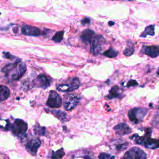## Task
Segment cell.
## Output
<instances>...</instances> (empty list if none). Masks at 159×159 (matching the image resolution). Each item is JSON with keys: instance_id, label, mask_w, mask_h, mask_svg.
Listing matches in <instances>:
<instances>
[{"instance_id": "obj_1", "label": "cell", "mask_w": 159, "mask_h": 159, "mask_svg": "<svg viewBox=\"0 0 159 159\" xmlns=\"http://www.w3.org/2000/svg\"><path fill=\"white\" fill-rule=\"evenodd\" d=\"M26 71V65L22 62H18L8 64L2 69V72L5 73V75L13 80H17L21 78Z\"/></svg>"}, {"instance_id": "obj_2", "label": "cell", "mask_w": 159, "mask_h": 159, "mask_svg": "<svg viewBox=\"0 0 159 159\" xmlns=\"http://www.w3.org/2000/svg\"><path fill=\"white\" fill-rule=\"evenodd\" d=\"M151 129H146V134L143 136H139L137 134L134 135L131 139H134L135 143L142 145L150 149H155L159 148V139H154L150 137L152 133Z\"/></svg>"}, {"instance_id": "obj_3", "label": "cell", "mask_w": 159, "mask_h": 159, "mask_svg": "<svg viewBox=\"0 0 159 159\" xmlns=\"http://www.w3.org/2000/svg\"><path fill=\"white\" fill-rule=\"evenodd\" d=\"M28 124L23 119H16L13 124H11L10 130L12 133L17 137H23L26 132Z\"/></svg>"}, {"instance_id": "obj_4", "label": "cell", "mask_w": 159, "mask_h": 159, "mask_svg": "<svg viewBox=\"0 0 159 159\" xmlns=\"http://www.w3.org/2000/svg\"><path fill=\"white\" fill-rule=\"evenodd\" d=\"M147 114V110L142 108H135L129 111L128 116L130 121L134 124L141 123Z\"/></svg>"}, {"instance_id": "obj_5", "label": "cell", "mask_w": 159, "mask_h": 159, "mask_svg": "<svg viewBox=\"0 0 159 159\" xmlns=\"http://www.w3.org/2000/svg\"><path fill=\"white\" fill-rule=\"evenodd\" d=\"M67 83L60 84L57 85V89L62 92H70L77 90L80 86V82L79 79L76 77H73L68 79Z\"/></svg>"}, {"instance_id": "obj_6", "label": "cell", "mask_w": 159, "mask_h": 159, "mask_svg": "<svg viewBox=\"0 0 159 159\" xmlns=\"http://www.w3.org/2000/svg\"><path fill=\"white\" fill-rule=\"evenodd\" d=\"M147 156L144 150L137 147H134L128 150L121 159H147Z\"/></svg>"}, {"instance_id": "obj_7", "label": "cell", "mask_w": 159, "mask_h": 159, "mask_svg": "<svg viewBox=\"0 0 159 159\" xmlns=\"http://www.w3.org/2000/svg\"><path fill=\"white\" fill-rule=\"evenodd\" d=\"M41 141L37 137L26 138V141L25 142V147L27 151L32 154V155H36L38 149L41 146Z\"/></svg>"}, {"instance_id": "obj_8", "label": "cell", "mask_w": 159, "mask_h": 159, "mask_svg": "<svg viewBox=\"0 0 159 159\" xmlns=\"http://www.w3.org/2000/svg\"><path fill=\"white\" fill-rule=\"evenodd\" d=\"M78 96L73 94H68L64 96V108L67 111H70L74 109L80 102Z\"/></svg>"}, {"instance_id": "obj_9", "label": "cell", "mask_w": 159, "mask_h": 159, "mask_svg": "<svg viewBox=\"0 0 159 159\" xmlns=\"http://www.w3.org/2000/svg\"><path fill=\"white\" fill-rule=\"evenodd\" d=\"M62 100L60 95L55 91L52 90L49 95L47 105L50 108H59L61 106Z\"/></svg>"}, {"instance_id": "obj_10", "label": "cell", "mask_w": 159, "mask_h": 159, "mask_svg": "<svg viewBox=\"0 0 159 159\" xmlns=\"http://www.w3.org/2000/svg\"><path fill=\"white\" fill-rule=\"evenodd\" d=\"M105 43V40L102 35H96L94 37L91 46V52L94 55H98L101 52L103 49V46Z\"/></svg>"}, {"instance_id": "obj_11", "label": "cell", "mask_w": 159, "mask_h": 159, "mask_svg": "<svg viewBox=\"0 0 159 159\" xmlns=\"http://www.w3.org/2000/svg\"><path fill=\"white\" fill-rule=\"evenodd\" d=\"M51 78L45 75H39L35 81V85L38 88H47L50 85Z\"/></svg>"}, {"instance_id": "obj_12", "label": "cell", "mask_w": 159, "mask_h": 159, "mask_svg": "<svg viewBox=\"0 0 159 159\" xmlns=\"http://www.w3.org/2000/svg\"><path fill=\"white\" fill-rule=\"evenodd\" d=\"M22 33L26 35L30 36H38L42 34L41 30L37 27L29 25L23 26L22 28Z\"/></svg>"}, {"instance_id": "obj_13", "label": "cell", "mask_w": 159, "mask_h": 159, "mask_svg": "<svg viewBox=\"0 0 159 159\" xmlns=\"http://www.w3.org/2000/svg\"><path fill=\"white\" fill-rule=\"evenodd\" d=\"M114 130L117 135L120 136L127 135L132 132L131 129L125 123H121L116 125L114 128Z\"/></svg>"}, {"instance_id": "obj_14", "label": "cell", "mask_w": 159, "mask_h": 159, "mask_svg": "<svg viewBox=\"0 0 159 159\" xmlns=\"http://www.w3.org/2000/svg\"><path fill=\"white\" fill-rule=\"evenodd\" d=\"M143 52L152 58L157 57L159 55V46H144Z\"/></svg>"}, {"instance_id": "obj_15", "label": "cell", "mask_w": 159, "mask_h": 159, "mask_svg": "<svg viewBox=\"0 0 159 159\" xmlns=\"http://www.w3.org/2000/svg\"><path fill=\"white\" fill-rule=\"evenodd\" d=\"M94 32L91 29H88L85 30L83 32L81 35V39L84 43H89L93 41V40L94 37Z\"/></svg>"}, {"instance_id": "obj_16", "label": "cell", "mask_w": 159, "mask_h": 159, "mask_svg": "<svg viewBox=\"0 0 159 159\" xmlns=\"http://www.w3.org/2000/svg\"><path fill=\"white\" fill-rule=\"evenodd\" d=\"M73 159H95V157L91 152L84 150L74 155Z\"/></svg>"}, {"instance_id": "obj_17", "label": "cell", "mask_w": 159, "mask_h": 159, "mask_svg": "<svg viewBox=\"0 0 159 159\" xmlns=\"http://www.w3.org/2000/svg\"><path fill=\"white\" fill-rule=\"evenodd\" d=\"M45 110L48 112L52 114H54L57 118H58L60 120H61L62 121H65L67 119V114L66 113L61 111V110H56V109H53V110H49L48 111L47 109H45Z\"/></svg>"}, {"instance_id": "obj_18", "label": "cell", "mask_w": 159, "mask_h": 159, "mask_svg": "<svg viewBox=\"0 0 159 159\" xmlns=\"http://www.w3.org/2000/svg\"><path fill=\"white\" fill-rule=\"evenodd\" d=\"M10 94V91L9 88L4 85H2L0 87V100L1 102H3L7 98H8Z\"/></svg>"}, {"instance_id": "obj_19", "label": "cell", "mask_w": 159, "mask_h": 159, "mask_svg": "<svg viewBox=\"0 0 159 159\" xmlns=\"http://www.w3.org/2000/svg\"><path fill=\"white\" fill-rule=\"evenodd\" d=\"M121 92H120V89L118 87L115 86V87H113L109 91L108 98L109 99L117 98L121 97Z\"/></svg>"}, {"instance_id": "obj_20", "label": "cell", "mask_w": 159, "mask_h": 159, "mask_svg": "<svg viewBox=\"0 0 159 159\" xmlns=\"http://www.w3.org/2000/svg\"><path fill=\"white\" fill-rule=\"evenodd\" d=\"M114 148L117 152H121L126 149L128 148V143L126 142H121V141H116L114 142L113 144Z\"/></svg>"}, {"instance_id": "obj_21", "label": "cell", "mask_w": 159, "mask_h": 159, "mask_svg": "<svg viewBox=\"0 0 159 159\" xmlns=\"http://www.w3.org/2000/svg\"><path fill=\"white\" fill-rule=\"evenodd\" d=\"M65 152L62 148L58 149V150L54 152L52 151V154L50 156L52 159H61L65 155Z\"/></svg>"}, {"instance_id": "obj_22", "label": "cell", "mask_w": 159, "mask_h": 159, "mask_svg": "<svg viewBox=\"0 0 159 159\" xmlns=\"http://www.w3.org/2000/svg\"><path fill=\"white\" fill-rule=\"evenodd\" d=\"M154 29H155L154 25H150L146 27L144 32L141 35V37H147V35H154L155 34Z\"/></svg>"}, {"instance_id": "obj_23", "label": "cell", "mask_w": 159, "mask_h": 159, "mask_svg": "<svg viewBox=\"0 0 159 159\" xmlns=\"http://www.w3.org/2000/svg\"><path fill=\"white\" fill-rule=\"evenodd\" d=\"M64 31H58L52 37V41L55 43H61L64 38Z\"/></svg>"}, {"instance_id": "obj_24", "label": "cell", "mask_w": 159, "mask_h": 159, "mask_svg": "<svg viewBox=\"0 0 159 159\" xmlns=\"http://www.w3.org/2000/svg\"><path fill=\"white\" fill-rule=\"evenodd\" d=\"M34 133L35 135H45L46 132V129L44 127H41L37 125L36 127L34 128Z\"/></svg>"}, {"instance_id": "obj_25", "label": "cell", "mask_w": 159, "mask_h": 159, "mask_svg": "<svg viewBox=\"0 0 159 159\" xmlns=\"http://www.w3.org/2000/svg\"><path fill=\"white\" fill-rule=\"evenodd\" d=\"M103 55L109 58H114L117 56V52L113 49H109L103 53Z\"/></svg>"}, {"instance_id": "obj_26", "label": "cell", "mask_w": 159, "mask_h": 159, "mask_svg": "<svg viewBox=\"0 0 159 159\" xmlns=\"http://www.w3.org/2000/svg\"><path fill=\"white\" fill-rule=\"evenodd\" d=\"M99 159H115V157L106 153H102L99 155Z\"/></svg>"}, {"instance_id": "obj_27", "label": "cell", "mask_w": 159, "mask_h": 159, "mask_svg": "<svg viewBox=\"0 0 159 159\" xmlns=\"http://www.w3.org/2000/svg\"><path fill=\"white\" fill-rule=\"evenodd\" d=\"M134 52V49L133 47H129V48H127L124 50V54L126 56H131V55L133 54Z\"/></svg>"}, {"instance_id": "obj_28", "label": "cell", "mask_w": 159, "mask_h": 159, "mask_svg": "<svg viewBox=\"0 0 159 159\" xmlns=\"http://www.w3.org/2000/svg\"><path fill=\"white\" fill-rule=\"evenodd\" d=\"M3 56L5 58H8V59H14L16 57H14V55H13L12 54H11L9 52H3Z\"/></svg>"}, {"instance_id": "obj_29", "label": "cell", "mask_w": 159, "mask_h": 159, "mask_svg": "<svg viewBox=\"0 0 159 159\" xmlns=\"http://www.w3.org/2000/svg\"><path fill=\"white\" fill-rule=\"evenodd\" d=\"M138 85L137 82L135 81V80H130L128 83V85H127V87H135Z\"/></svg>"}, {"instance_id": "obj_30", "label": "cell", "mask_w": 159, "mask_h": 159, "mask_svg": "<svg viewBox=\"0 0 159 159\" xmlns=\"http://www.w3.org/2000/svg\"><path fill=\"white\" fill-rule=\"evenodd\" d=\"M90 23V20L88 18H84L82 20V23L83 24H89Z\"/></svg>"}, {"instance_id": "obj_31", "label": "cell", "mask_w": 159, "mask_h": 159, "mask_svg": "<svg viewBox=\"0 0 159 159\" xmlns=\"http://www.w3.org/2000/svg\"><path fill=\"white\" fill-rule=\"evenodd\" d=\"M114 24V23H113V22H109V25H110V26H112Z\"/></svg>"}, {"instance_id": "obj_32", "label": "cell", "mask_w": 159, "mask_h": 159, "mask_svg": "<svg viewBox=\"0 0 159 159\" xmlns=\"http://www.w3.org/2000/svg\"><path fill=\"white\" fill-rule=\"evenodd\" d=\"M157 74H158V75H159V68H158V72H157Z\"/></svg>"}]
</instances>
